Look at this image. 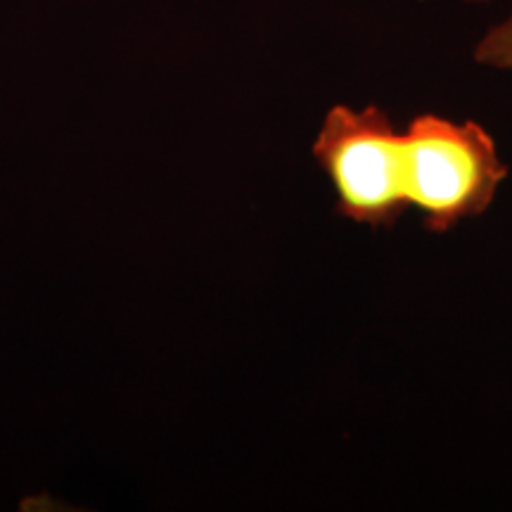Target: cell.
<instances>
[{
    "instance_id": "1",
    "label": "cell",
    "mask_w": 512,
    "mask_h": 512,
    "mask_svg": "<svg viewBox=\"0 0 512 512\" xmlns=\"http://www.w3.org/2000/svg\"><path fill=\"white\" fill-rule=\"evenodd\" d=\"M408 202L432 230H448L494 202L508 169L475 121L422 114L403 133Z\"/></svg>"
},
{
    "instance_id": "2",
    "label": "cell",
    "mask_w": 512,
    "mask_h": 512,
    "mask_svg": "<svg viewBox=\"0 0 512 512\" xmlns=\"http://www.w3.org/2000/svg\"><path fill=\"white\" fill-rule=\"evenodd\" d=\"M313 157L335 185L339 211L351 221L387 226L411 204L403 133L394 131L380 107H332L313 143Z\"/></svg>"
},
{
    "instance_id": "3",
    "label": "cell",
    "mask_w": 512,
    "mask_h": 512,
    "mask_svg": "<svg viewBox=\"0 0 512 512\" xmlns=\"http://www.w3.org/2000/svg\"><path fill=\"white\" fill-rule=\"evenodd\" d=\"M475 60L484 67L512 72V12L482 36L475 48Z\"/></svg>"
},
{
    "instance_id": "4",
    "label": "cell",
    "mask_w": 512,
    "mask_h": 512,
    "mask_svg": "<svg viewBox=\"0 0 512 512\" xmlns=\"http://www.w3.org/2000/svg\"><path fill=\"white\" fill-rule=\"evenodd\" d=\"M467 3H484V0H467Z\"/></svg>"
}]
</instances>
